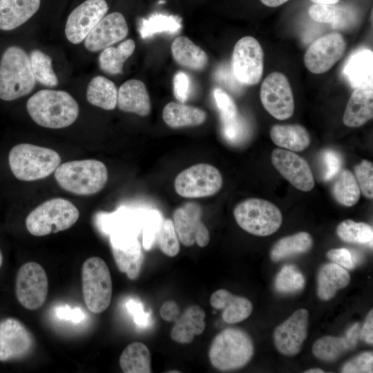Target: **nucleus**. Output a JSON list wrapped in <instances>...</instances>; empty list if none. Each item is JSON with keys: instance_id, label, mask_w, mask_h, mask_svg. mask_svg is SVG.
Masks as SVG:
<instances>
[{"instance_id": "f257e3e1", "label": "nucleus", "mask_w": 373, "mask_h": 373, "mask_svg": "<svg viewBox=\"0 0 373 373\" xmlns=\"http://www.w3.org/2000/svg\"><path fill=\"white\" fill-rule=\"evenodd\" d=\"M26 108L35 123L49 128L67 127L79 115L78 104L63 90H39L28 99Z\"/></svg>"}, {"instance_id": "f03ea898", "label": "nucleus", "mask_w": 373, "mask_h": 373, "mask_svg": "<svg viewBox=\"0 0 373 373\" xmlns=\"http://www.w3.org/2000/svg\"><path fill=\"white\" fill-rule=\"evenodd\" d=\"M61 162L59 154L53 149L21 143L8 153V164L13 175L21 181L45 178L54 172Z\"/></svg>"}, {"instance_id": "7ed1b4c3", "label": "nucleus", "mask_w": 373, "mask_h": 373, "mask_svg": "<svg viewBox=\"0 0 373 373\" xmlns=\"http://www.w3.org/2000/svg\"><path fill=\"white\" fill-rule=\"evenodd\" d=\"M55 178L64 190L79 195H90L100 191L108 180L105 164L97 160H73L59 164Z\"/></svg>"}, {"instance_id": "20e7f679", "label": "nucleus", "mask_w": 373, "mask_h": 373, "mask_svg": "<svg viewBox=\"0 0 373 373\" xmlns=\"http://www.w3.org/2000/svg\"><path fill=\"white\" fill-rule=\"evenodd\" d=\"M254 352V343L250 336L241 329L229 327L213 338L209 350V358L215 368L227 371L246 365Z\"/></svg>"}, {"instance_id": "39448f33", "label": "nucleus", "mask_w": 373, "mask_h": 373, "mask_svg": "<svg viewBox=\"0 0 373 373\" xmlns=\"http://www.w3.org/2000/svg\"><path fill=\"white\" fill-rule=\"evenodd\" d=\"M35 81L26 52L18 46L8 48L0 61V99L12 101L28 95Z\"/></svg>"}, {"instance_id": "423d86ee", "label": "nucleus", "mask_w": 373, "mask_h": 373, "mask_svg": "<svg viewBox=\"0 0 373 373\" xmlns=\"http://www.w3.org/2000/svg\"><path fill=\"white\" fill-rule=\"evenodd\" d=\"M79 217V212L71 202L56 198L35 208L26 217V227L32 235L44 236L69 229Z\"/></svg>"}, {"instance_id": "0eeeda50", "label": "nucleus", "mask_w": 373, "mask_h": 373, "mask_svg": "<svg viewBox=\"0 0 373 373\" xmlns=\"http://www.w3.org/2000/svg\"><path fill=\"white\" fill-rule=\"evenodd\" d=\"M233 216L245 231L258 236L275 233L281 226L280 210L272 202L260 198H249L238 204Z\"/></svg>"}, {"instance_id": "6e6552de", "label": "nucleus", "mask_w": 373, "mask_h": 373, "mask_svg": "<svg viewBox=\"0 0 373 373\" xmlns=\"http://www.w3.org/2000/svg\"><path fill=\"white\" fill-rule=\"evenodd\" d=\"M82 291L88 309L99 314L109 306L113 294V284L109 269L99 257L86 260L82 269Z\"/></svg>"}, {"instance_id": "1a4fd4ad", "label": "nucleus", "mask_w": 373, "mask_h": 373, "mask_svg": "<svg viewBox=\"0 0 373 373\" xmlns=\"http://www.w3.org/2000/svg\"><path fill=\"white\" fill-rule=\"evenodd\" d=\"M222 186L220 171L209 164H197L180 172L175 179L176 193L187 198L211 196L218 193Z\"/></svg>"}, {"instance_id": "9d476101", "label": "nucleus", "mask_w": 373, "mask_h": 373, "mask_svg": "<svg viewBox=\"0 0 373 373\" xmlns=\"http://www.w3.org/2000/svg\"><path fill=\"white\" fill-rule=\"evenodd\" d=\"M231 69L240 83L255 85L260 82L264 70V52L256 39L245 36L236 42L231 57Z\"/></svg>"}, {"instance_id": "9b49d317", "label": "nucleus", "mask_w": 373, "mask_h": 373, "mask_svg": "<svg viewBox=\"0 0 373 373\" xmlns=\"http://www.w3.org/2000/svg\"><path fill=\"white\" fill-rule=\"evenodd\" d=\"M48 291V277L41 265L28 262L20 267L16 279V295L23 307L30 310L39 309L45 303Z\"/></svg>"}, {"instance_id": "f8f14e48", "label": "nucleus", "mask_w": 373, "mask_h": 373, "mask_svg": "<svg viewBox=\"0 0 373 373\" xmlns=\"http://www.w3.org/2000/svg\"><path fill=\"white\" fill-rule=\"evenodd\" d=\"M260 97L265 110L276 119L284 120L292 116L294 95L289 82L283 73H270L261 84Z\"/></svg>"}, {"instance_id": "ddd939ff", "label": "nucleus", "mask_w": 373, "mask_h": 373, "mask_svg": "<svg viewBox=\"0 0 373 373\" xmlns=\"http://www.w3.org/2000/svg\"><path fill=\"white\" fill-rule=\"evenodd\" d=\"M345 48L346 42L342 35H325L308 47L304 55L305 66L312 73H324L343 57Z\"/></svg>"}, {"instance_id": "4468645a", "label": "nucleus", "mask_w": 373, "mask_h": 373, "mask_svg": "<svg viewBox=\"0 0 373 373\" xmlns=\"http://www.w3.org/2000/svg\"><path fill=\"white\" fill-rule=\"evenodd\" d=\"M201 207L188 202L177 208L173 215V224L179 241L185 247L196 243L204 247L210 240L208 229L202 222Z\"/></svg>"}, {"instance_id": "2eb2a0df", "label": "nucleus", "mask_w": 373, "mask_h": 373, "mask_svg": "<svg viewBox=\"0 0 373 373\" xmlns=\"http://www.w3.org/2000/svg\"><path fill=\"white\" fill-rule=\"evenodd\" d=\"M108 10L105 0H86L75 8L69 15L65 35L75 44L83 41Z\"/></svg>"}, {"instance_id": "dca6fc26", "label": "nucleus", "mask_w": 373, "mask_h": 373, "mask_svg": "<svg viewBox=\"0 0 373 373\" xmlns=\"http://www.w3.org/2000/svg\"><path fill=\"white\" fill-rule=\"evenodd\" d=\"M308 320V311L299 309L276 327L274 342L280 354L291 356L300 352L307 336Z\"/></svg>"}, {"instance_id": "f3484780", "label": "nucleus", "mask_w": 373, "mask_h": 373, "mask_svg": "<svg viewBox=\"0 0 373 373\" xmlns=\"http://www.w3.org/2000/svg\"><path fill=\"white\" fill-rule=\"evenodd\" d=\"M271 162L280 174L294 187L309 191L314 186V178L307 162L300 155L284 149H275Z\"/></svg>"}, {"instance_id": "a211bd4d", "label": "nucleus", "mask_w": 373, "mask_h": 373, "mask_svg": "<svg viewBox=\"0 0 373 373\" xmlns=\"http://www.w3.org/2000/svg\"><path fill=\"white\" fill-rule=\"evenodd\" d=\"M33 343L31 333L19 321L9 318L0 323V361L26 356Z\"/></svg>"}, {"instance_id": "6ab92c4d", "label": "nucleus", "mask_w": 373, "mask_h": 373, "mask_svg": "<svg viewBox=\"0 0 373 373\" xmlns=\"http://www.w3.org/2000/svg\"><path fill=\"white\" fill-rule=\"evenodd\" d=\"M126 19L120 12H112L102 19L90 32L84 41L86 48L97 52L124 39L128 35Z\"/></svg>"}, {"instance_id": "aec40b11", "label": "nucleus", "mask_w": 373, "mask_h": 373, "mask_svg": "<svg viewBox=\"0 0 373 373\" xmlns=\"http://www.w3.org/2000/svg\"><path fill=\"white\" fill-rule=\"evenodd\" d=\"M360 325L353 324L341 337L326 336L316 340L312 346L315 357L324 361H334L354 348L359 339Z\"/></svg>"}, {"instance_id": "412c9836", "label": "nucleus", "mask_w": 373, "mask_h": 373, "mask_svg": "<svg viewBox=\"0 0 373 373\" xmlns=\"http://www.w3.org/2000/svg\"><path fill=\"white\" fill-rule=\"evenodd\" d=\"M373 117L372 84L358 86L352 92L347 104L343 122L349 127H358Z\"/></svg>"}, {"instance_id": "4be33fe9", "label": "nucleus", "mask_w": 373, "mask_h": 373, "mask_svg": "<svg viewBox=\"0 0 373 373\" xmlns=\"http://www.w3.org/2000/svg\"><path fill=\"white\" fill-rule=\"evenodd\" d=\"M118 108L128 113L145 117L151 111V104L145 84L138 79H129L117 90Z\"/></svg>"}, {"instance_id": "5701e85b", "label": "nucleus", "mask_w": 373, "mask_h": 373, "mask_svg": "<svg viewBox=\"0 0 373 373\" xmlns=\"http://www.w3.org/2000/svg\"><path fill=\"white\" fill-rule=\"evenodd\" d=\"M210 304L216 309H222L223 320L229 324L241 322L252 312L253 305L245 297L236 296L227 289H220L210 296Z\"/></svg>"}, {"instance_id": "b1692460", "label": "nucleus", "mask_w": 373, "mask_h": 373, "mask_svg": "<svg viewBox=\"0 0 373 373\" xmlns=\"http://www.w3.org/2000/svg\"><path fill=\"white\" fill-rule=\"evenodd\" d=\"M205 313L198 305H191L175 321L171 331V338L179 343L192 342L195 335H200L204 330Z\"/></svg>"}, {"instance_id": "393cba45", "label": "nucleus", "mask_w": 373, "mask_h": 373, "mask_svg": "<svg viewBox=\"0 0 373 373\" xmlns=\"http://www.w3.org/2000/svg\"><path fill=\"white\" fill-rule=\"evenodd\" d=\"M41 0H0V30H11L27 21L40 6Z\"/></svg>"}, {"instance_id": "a878e982", "label": "nucleus", "mask_w": 373, "mask_h": 373, "mask_svg": "<svg viewBox=\"0 0 373 373\" xmlns=\"http://www.w3.org/2000/svg\"><path fill=\"white\" fill-rule=\"evenodd\" d=\"M350 280V274L345 268L332 262L325 264L318 274L317 295L323 300H330L339 289L347 287Z\"/></svg>"}, {"instance_id": "bb28decb", "label": "nucleus", "mask_w": 373, "mask_h": 373, "mask_svg": "<svg viewBox=\"0 0 373 373\" xmlns=\"http://www.w3.org/2000/svg\"><path fill=\"white\" fill-rule=\"evenodd\" d=\"M171 50L174 60L189 70L202 71L208 64V56L204 50L186 37H176Z\"/></svg>"}, {"instance_id": "cd10ccee", "label": "nucleus", "mask_w": 373, "mask_h": 373, "mask_svg": "<svg viewBox=\"0 0 373 373\" xmlns=\"http://www.w3.org/2000/svg\"><path fill=\"white\" fill-rule=\"evenodd\" d=\"M270 137L278 146L290 151H302L310 144V135L300 124H276L270 130Z\"/></svg>"}, {"instance_id": "c85d7f7f", "label": "nucleus", "mask_w": 373, "mask_h": 373, "mask_svg": "<svg viewBox=\"0 0 373 373\" xmlns=\"http://www.w3.org/2000/svg\"><path fill=\"white\" fill-rule=\"evenodd\" d=\"M162 118L169 127L179 128L201 125L205 122L207 114L199 108L171 102L164 107Z\"/></svg>"}, {"instance_id": "c756f323", "label": "nucleus", "mask_w": 373, "mask_h": 373, "mask_svg": "<svg viewBox=\"0 0 373 373\" xmlns=\"http://www.w3.org/2000/svg\"><path fill=\"white\" fill-rule=\"evenodd\" d=\"M111 249L118 269L125 273L129 279H136L144 261V254L140 241L122 247L111 245Z\"/></svg>"}, {"instance_id": "7c9ffc66", "label": "nucleus", "mask_w": 373, "mask_h": 373, "mask_svg": "<svg viewBox=\"0 0 373 373\" xmlns=\"http://www.w3.org/2000/svg\"><path fill=\"white\" fill-rule=\"evenodd\" d=\"M125 373H150L151 356L148 347L141 342H133L123 350L119 360Z\"/></svg>"}, {"instance_id": "2f4dec72", "label": "nucleus", "mask_w": 373, "mask_h": 373, "mask_svg": "<svg viewBox=\"0 0 373 373\" xmlns=\"http://www.w3.org/2000/svg\"><path fill=\"white\" fill-rule=\"evenodd\" d=\"M88 102L104 110H113L117 102V90L110 79L99 75L93 77L86 89Z\"/></svg>"}, {"instance_id": "473e14b6", "label": "nucleus", "mask_w": 373, "mask_h": 373, "mask_svg": "<svg viewBox=\"0 0 373 373\" xmlns=\"http://www.w3.org/2000/svg\"><path fill=\"white\" fill-rule=\"evenodd\" d=\"M372 52L358 51L348 60L344 73L354 88L372 84Z\"/></svg>"}, {"instance_id": "72a5a7b5", "label": "nucleus", "mask_w": 373, "mask_h": 373, "mask_svg": "<svg viewBox=\"0 0 373 373\" xmlns=\"http://www.w3.org/2000/svg\"><path fill=\"white\" fill-rule=\"evenodd\" d=\"M312 236L305 231L282 238L272 247L270 258L274 262H278L286 258L308 251L312 247Z\"/></svg>"}, {"instance_id": "f704fd0d", "label": "nucleus", "mask_w": 373, "mask_h": 373, "mask_svg": "<svg viewBox=\"0 0 373 373\" xmlns=\"http://www.w3.org/2000/svg\"><path fill=\"white\" fill-rule=\"evenodd\" d=\"M135 48V41L131 39L122 41L117 48H104L98 59L100 68L110 75L122 73L124 63L133 55Z\"/></svg>"}, {"instance_id": "c9c22d12", "label": "nucleus", "mask_w": 373, "mask_h": 373, "mask_svg": "<svg viewBox=\"0 0 373 373\" xmlns=\"http://www.w3.org/2000/svg\"><path fill=\"white\" fill-rule=\"evenodd\" d=\"M336 175L332 187L336 200L347 207L356 204L360 199L361 191L355 176L347 169L338 171Z\"/></svg>"}, {"instance_id": "e433bc0d", "label": "nucleus", "mask_w": 373, "mask_h": 373, "mask_svg": "<svg viewBox=\"0 0 373 373\" xmlns=\"http://www.w3.org/2000/svg\"><path fill=\"white\" fill-rule=\"evenodd\" d=\"M336 234L345 242L372 247L373 229L365 222L345 220L337 226Z\"/></svg>"}, {"instance_id": "4c0bfd02", "label": "nucleus", "mask_w": 373, "mask_h": 373, "mask_svg": "<svg viewBox=\"0 0 373 373\" xmlns=\"http://www.w3.org/2000/svg\"><path fill=\"white\" fill-rule=\"evenodd\" d=\"M30 63L36 81L40 84L53 87L58 84V79L52 68L50 56L39 50H33L30 54Z\"/></svg>"}, {"instance_id": "58836bf2", "label": "nucleus", "mask_w": 373, "mask_h": 373, "mask_svg": "<svg viewBox=\"0 0 373 373\" xmlns=\"http://www.w3.org/2000/svg\"><path fill=\"white\" fill-rule=\"evenodd\" d=\"M305 280L303 274L292 265H285L275 280L276 289L283 294H293L302 290Z\"/></svg>"}, {"instance_id": "ea45409f", "label": "nucleus", "mask_w": 373, "mask_h": 373, "mask_svg": "<svg viewBox=\"0 0 373 373\" xmlns=\"http://www.w3.org/2000/svg\"><path fill=\"white\" fill-rule=\"evenodd\" d=\"M181 27L180 23L175 18L159 16L143 20L139 31L141 37L146 39L161 32L177 34Z\"/></svg>"}, {"instance_id": "a19ab883", "label": "nucleus", "mask_w": 373, "mask_h": 373, "mask_svg": "<svg viewBox=\"0 0 373 373\" xmlns=\"http://www.w3.org/2000/svg\"><path fill=\"white\" fill-rule=\"evenodd\" d=\"M346 13L336 4L314 3L309 8V17L319 23H331L334 28L343 27V16Z\"/></svg>"}, {"instance_id": "79ce46f5", "label": "nucleus", "mask_w": 373, "mask_h": 373, "mask_svg": "<svg viewBox=\"0 0 373 373\" xmlns=\"http://www.w3.org/2000/svg\"><path fill=\"white\" fill-rule=\"evenodd\" d=\"M157 239L160 250L165 255L170 257L178 255L180 251V241L172 220H162Z\"/></svg>"}, {"instance_id": "37998d69", "label": "nucleus", "mask_w": 373, "mask_h": 373, "mask_svg": "<svg viewBox=\"0 0 373 373\" xmlns=\"http://www.w3.org/2000/svg\"><path fill=\"white\" fill-rule=\"evenodd\" d=\"M354 176L360 191L367 198H373V164L371 162L363 160L354 166Z\"/></svg>"}, {"instance_id": "c03bdc74", "label": "nucleus", "mask_w": 373, "mask_h": 373, "mask_svg": "<svg viewBox=\"0 0 373 373\" xmlns=\"http://www.w3.org/2000/svg\"><path fill=\"white\" fill-rule=\"evenodd\" d=\"M161 215L156 211H151L146 215L142 225V246L150 249L157 238L162 222Z\"/></svg>"}, {"instance_id": "a18cd8bd", "label": "nucleus", "mask_w": 373, "mask_h": 373, "mask_svg": "<svg viewBox=\"0 0 373 373\" xmlns=\"http://www.w3.org/2000/svg\"><path fill=\"white\" fill-rule=\"evenodd\" d=\"M343 373L373 372L372 352H365L346 362L341 368Z\"/></svg>"}, {"instance_id": "49530a36", "label": "nucleus", "mask_w": 373, "mask_h": 373, "mask_svg": "<svg viewBox=\"0 0 373 373\" xmlns=\"http://www.w3.org/2000/svg\"><path fill=\"white\" fill-rule=\"evenodd\" d=\"M213 97L222 120L230 119L237 116L236 104L228 93L221 88H216L213 90Z\"/></svg>"}, {"instance_id": "de8ad7c7", "label": "nucleus", "mask_w": 373, "mask_h": 373, "mask_svg": "<svg viewBox=\"0 0 373 373\" xmlns=\"http://www.w3.org/2000/svg\"><path fill=\"white\" fill-rule=\"evenodd\" d=\"M327 257L332 262L348 269H352L358 261L357 254L345 248L332 249L327 252Z\"/></svg>"}, {"instance_id": "09e8293b", "label": "nucleus", "mask_w": 373, "mask_h": 373, "mask_svg": "<svg viewBox=\"0 0 373 373\" xmlns=\"http://www.w3.org/2000/svg\"><path fill=\"white\" fill-rule=\"evenodd\" d=\"M191 79L183 71H178L173 77V93L175 98L184 103L188 100L191 93Z\"/></svg>"}, {"instance_id": "8fccbe9b", "label": "nucleus", "mask_w": 373, "mask_h": 373, "mask_svg": "<svg viewBox=\"0 0 373 373\" xmlns=\"http://www.w3.org/2000/svg\"><path fill=\"white\" fill-rule=\"evenodd\" d=\"M323 160L326 166L325 179L328 180L334 178L339 171L341 158L334 151H326L323 154Z\"/></svg>"}, {"instance_id": "3c124183", "label": "nucleus", "mask_w": 373, "mask_h": 373, "mask_svg": "<svg viewBox=\"0 0 373 373\" xmlns=\"http://www.w3.org/2000/svg\"><path fill=\"white\" fill-rule=\"evenodd\" d=\"M223 124V133L224 136L230 140H237L243 133V125L238 119L234 118L222 120Z\"/></svg>"}, {"instance_id": "603ef678", "label": "nucleus", "mask_w": 373, "mask_h": 373, "mask_svg": "<svg viewBox=\"0 0 373 373\" xmlns=\"http://www.w3.org/2000/svg\"><path fill=\"white\" fill-rule=\"evenodd\" d=\"M160 314L165 321L175 322L180 316V307L174 300H167L161 306Z\"/></svg>"}, {"instance_id": "864d4df0", "label": "nucleus", "mask_w": 373, "mask_h": 373, "mask_svg": "<svg viewBox=\"0 0 373 373\" xmlns=\"http://www.w3.org/2000/svg\"><path fill=\"white\" fill-rule=\"evenodd\" d=\"M126 307L128 312L133 314L134 321L136 324L140 326L147 325L149 314L144 312L143 306L141 303L130 300L126 303Z\"/></svg>"}, {"instance_id": "5fc2aeb1", "label": "nucleus", "mask_w": 373, "mask_h": 373, "mask_svg": "<svg viewBox=\"0 0 373 373\" xmlns=\"http://www.w3.org/2000/svg\"><path fill=\"white\" fill-rule=\"evenodd\" d=\"M57 315L61 319L78 323L84 318V314L79 308H71L69 306H61L57 309Z\"/></svg>"}, {"instance_id": "6e6d98bb", "label": "nucleus", "mask_w": 373, "mask_h": 373, "mask_svg": "<svg viewBox=\"0 0 373 373\" xmlns=\"http://www.w3.org/2000/svg\"><path fill=\"white\" fill-rule=\"evenodd\" d=\"M359 338L368 344L373 343V311L367 314L362 328L360 329Z\"/></svg>"}, {"instance_id": "4d7b16f0", "label": "nucleus", "mask_w": 373, "mask_h": 373, "mask_svg": "<svg viewBox=\"0 0 373 373\" xmlns=\"http://www.w3.org/2000/svg\"><path fill=\"white\" fill-rule=\"evenodd\" d=\"M264 5L275 8L281 6L282 4H284L285 3L287 2L289 0H260Z\"/></svg>"}, {"instance_id": "13d9d810", "label": "nucleus", "mask_w": 373, "mask_h": 373, "mask_svg": "<svg viewBox=\"0 0 373 373\" xmlns=\"http://www.w3.org/2000/svg\"><path fill=\"white\" fill-rule=\"evenodd\" d=\"M314 3L336 4L340 0H311Z\"/></svg>"}, {"instance_id": "bf43d9fd", "label": "nucleus", "mask_w": 373, "mask_h": 373, "mask_svg": "<svg viewBox=\"0 0 373 373\" xmlns=\"http://www.w3.org/2000/svg\"><path fill=\"white\" fill-rule=\"evenodd\" d=\"M305 373H325V371L321 368H312L305 372Z\"/></svg>"}, {"instance_id": "052dcab7", "label": "nucleus", "mask_w": 373, "mask_h": 373, "mask_svg": "<svg viewBox=\"0 0 373 373\" xmlns=\"http://www.w3.org/2000/svg\"><path fill=\"white\" fill-rule=\"evenodd\" d=\"M2 262H3V256H2L1 251H0V267L2 264Z\"/></svg>"}]
</instances>
